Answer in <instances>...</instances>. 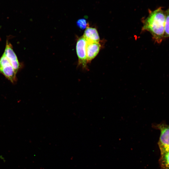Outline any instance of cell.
<instances>
[{
  "label": "cell",
  "mask_w": 169,
  "mask_h": 169,
  "mask_svg": "<svg viewBox=\"0 0 169 169\" xmlns=\"http://www.w3.org/2000/svg\"><path fill=\"white\" fill-rule=\"evenodd\" d=\"M87 42H97L100 41V37L96 29L88 26L86 28L83 36Z\"/></svg>",
  "instance_id": "7"
},
{
  "label": "cell",
  "mask_w": 169,
  "mask_h": 169,
  "mask_svg": "<svg viewBox=\"0 0 169 169\" xmlns=\"http://www.w3.org/2000/svg\"><path fill=\"white\" fill-rule=\"evenodd\" d=\"M166 18L165 24L164 38L169 37V8L165 11Z\"/></svg>",
  "instance_id": "9"
},
{
  "label": "cell",
  "mask_w": 169,
  "mask_h": 169,
  "mask_svg": "<svg viewBox=\"0 0 169 169\" xmlns=\"http://www.w3.org/2000/svg\"><path fill=\"white\" fill-rule=\"evenodd\" d=\"M86 41L82 36L78 40L76 51L78 58V64L83 68H86L87 63L86 55Z\"/></svg>",
  "instance_id": "5"
},
{
  "label": "cell",
  "mask_w": 169,
  "mask_h": 169,
  "mask_svg": "<svg viewBox=\"0 0 169 169\" xmlns=\"http://www.w3.org/2000/svg\"><path fill=\"white\" fill-rule=\"evenodd\" d=\"M77 26L80 29L86 28L88 26L86 20L84 18H81L78 20L76 22Z\"/></svg>",
  "instance_id": "10"
},
{
  "label": "cell",
  "mask_w": 169,
  "mask_h": 169,
  "mask_svg": "<svg viewBox=\"0 0 169 169\" xmlns=\"http://www.w3.org/2000/svg\"><path fill=\"white\" fill-rule=\"evenodd\" d=\"M99 43L86 42V55L87 63L94 59L97 55L100 49Z\"/></svg>",
  "instance_id": "6"
},
{
  "label": "cell",
  "mask_w": 169,
  "mask_h": 169,
  "mask_svg": "<svg viewBox=\"0 0 169 169\" xmlns=\"http://www.w3.org/2000/svg\"><path fill=\"white\" fill-rule=\"evenodd\" d=\"M161 153L160 164L163 169H169V151Z\"/></svg>",
  "instance_id": "8"
},
{
  "label": "cell",
  "mask_w": 169,
  "mask_h": 169,
  "mask_svg": "<svg viewBox=\"0 0 169 169\" xmlns=\"http://www.w3.org/2000/svg\"><path fill=\"white\" fill-rule=\"evenodd\" d=\"M8 39V38L7 39L5 48L3 54L6 57L17 73L21 69L22 66L18 61L13 50V46Z\"/></svg>",
  "instance_id": "4"
},
{
  "label": "cell",
  "mask_w": 169,
  "mask_h": 169,
  "mask_svg": "<svg viewBox=\"0 0 169 169\" xmlns=\"http://www.w3.org/2000/svg\"><path fill=\"white\" fill-rule=\"evenodd\" d=\"M153 126L161 131L158 142L161 152L169 151V125L162 124Z\"/></svg>",
  "instance_id": "3"
},
{
  "label": "cell",
  "mask_w": 169,
  "mask_h": 169,
  "mask_svg": "<svg viewBox=\"0 0 169 169\" xmlns=\"http://www.w3.org/2000/svg\"><path fill=\"white\" fill-rule=\"evenodd\" d=\"M0 74H3L13 84L17 81V73L3 54L0 58Z\"/></svg>",
  "instance_id": "2"
},
{
  "label": "cell",
  "mask_w": 169,
  "mask_h": 169,
  "mask_svg": "<svg viewBox=\"0 0 169 169\" xmlns=\"http://www.w3.org/2000/svg\"><path fill=\"white\" fill-rule=\"evenodd\" d=\"M165 18V11L160 7L151 12L144 23L142 30L150 32L153 40L158 44L164 38Z\"/></svg>",
  "instance_id": "1"
}]
</instances>
